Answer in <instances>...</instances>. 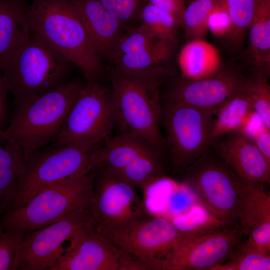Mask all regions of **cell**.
<instances>
[{
	"label": "cell",
	"instance_id": "obj_1",
	"mask_svg": "<svg viewBox=\"0 0 270 270\" xmlns=\"http://www.w3.org/2000/svg\"><path fill=\"white\" fill-rule=\"evenodd\" d=\"M170 74L166 68L142 72L112 70L110 79L118 133L141 136L166 152L160 124V88Z\"/></svg>",
	"mask_w": 270,
	"mask_h": 270
},
{
	"label": "cell",
	"instance_id": "obj_2",
	"mask_svg": "<svg viewBox=\"0 0 270 270\" xmlns=\"http://www.w3.org/2000/svg\"><path fill=\"white\" fill-rule=\"evenodd\" d=\"M26 15L31 32L78 67L87 82H98L103 68L92 48L76 0H31Z\"/></svg>",
	"mask_w": 270,
	"mask_h": 270
},
{
	"label": "cell",
	"instance_id": "obj_3",
	"mask_svg": "<svg viewBox=\"0 0 270 270\" xmlns=\"http://www.w3.org/2000/svg\"><path fill=\"white\" fill-rule=\"evenodd\" d=\"M177 179L222 226L244 230L246 202L252 187L232 171L212 146Z\"/></svg>",
	"mask_w": 270,
	"mask_h": 270
},
{
	"label": "cell",
	"instance_id": "obj_4",
	"mask_svg": "<svg viewBox=\"0 0 270 270\" xmlns=\"http://www.w3.org/2000/svg\"><path fill=\"white\" fill-rule=\"evenodd\" d=\"M83 84L70 80L58 88L14 102L10 124L0 136L20 148L26 158L44 148L58 135Z\"/></svg>",
	"mask_w": 270,
	"mask_h": 270
},
{
	"label": "cell",
	"instance_id": "obj_5",
	"mask_svg": "<svg viewBox=\"0 0 270 270\" xmlns=\"http://www.w3.org/2000/svg\"><path fill=\"white\" fill-rule=\"evenodd\" d=\"M70 61L30 31L21 46L2 66L14 102L58 88L68 82Z\"/></svg>",
	"mask_w": 270,
	"mask_h": 270
},
{
	"label": "cell",
	"instance_id": "obj_6",
	"mask_svg": "<svg viewBox=\"0 0 270 270\" xmlns=\"http://www.w3.org/2000/svg\"><path fill=\"white\" fill-rule=\"evenodd\" d=\"M93 170L41 188L24 204L1 216L0 226L26 235L73 212L90 209Z\"/></svg>",
	"mask_w": 270,
	"mask_h": 270
},
{
	"label": "cell",
	"instance_id": "obj_7",
	"mask_svg": "<svg viewBox=\"0 0 270 270\" xmlns=\"http://www.w3.org/2000/svg\"><path fill=\"white\" fill-rule=\"evenodd\" d=\"M100 146H52L32 152L26 157L0 216L24 204L49 184L90 172L96 167Z\"/></svg>",
	"mask_w": 270,
	"mask_h": 270
},
{
	"label": "cell",
	"instance_id": "obj_8",
	"mask_svg": "<svg viewBox=\"0 0 270 270\" xmlns=\"http://www.w3.org/2000/svg\"><path fill=\"white\" fill-rule=\"evenodd\" d=\"M216 113L160 100V124L171 166L178 178L212 146Z\"/></svg>",
	"mask_w": 270,
	"mask_h": 270
},
{
	"label": "cell",
	"instance_id": "obj_9",
	"mask_svg": "<svg viewBox=\"0 0 270 270\" xmlns=\"http://www.w3.org/2000/svg\"><path fill=\"white\" fill-rule=\"evenodd\" d=\"M112 89L98 82L83 84L53 146H98L115 128Z\"/></svg>",
	"mask_w": 270,
	"mask_h": 270
},
{
	"label": "cell",
	"instance_id": "obj_10",
	"mask_svg": "<svg viewBox=\"0 0 270 270\" xmlns=\"http://www.w3.org/2000/svg\"><path fill=\"white\" fill-rule=\"evenodd\" d=\"M96 226L90 209L80 210L27 234L14 270H51L72 242Z\"/></svg>",
	"mask_w": 270,
	"mask_h": 270
},
{
	"label": "cell",
	"instance_id": "obj_11",
	"mask_svg": "<svg viewBox=\"0 0 270 270\" xmlns=\"http://www.w3.org/2000/svg\"><path fill=\"white\" fill-rule=\"evenodd\" d=\"M92 216L97 228L112 240L149 216L136 188L116 174L94 168Z\"/></svg>",
	"mask_w": 270,
	"mask_h": 270
},
{
	"label": "cell",
	"instance_id": "obj_12",
	"mask_svg": "<svg viewBox=\"0 0 270 270\" xmlns=\"http://www.w3.org/2000/svg\"><path fill=\"white\" fill-rule=\"evenodd\" d=\"M183 234L172 221L148 216L134 222L112 241L146 270H165L168 260Z\"/></svg>",
	"mask_w": 270,
	"mask_h": 270
},
{
	"label": "cell",
	"instance_id": "obj_13",
	"mask_svg": "<svg viewBox=\"0 0 270 270\" xmlns=\"http://www.w3.org/2000/svg\"><path fill=\"white\" fill-rule=\"evenodd\" d=\"M183 234L165 270H211L224 262L246 236L240 228L223 227L197 234Z\"/></svg>",
	"mask_w": 270,
	"mask_h": 270
},
{
	"label": "cell",
	"instance_id": "obj_14",
	"mask_svg": "<svg viewBox=\"0 0 270 270\" xmlns=\"http://www.w3.org/2000/svg\"><path fill=\"white\" fill-rule=\"evenodd\" d=\"M51 270H146L94 226L72 242Z\"/></svg>",
	"mask_w": 270,
	"mask_h": 270
},
{
	"label": "cell",
	"instance_id": "obj_15",
	"mask_svg": "<svg viewBox=\"0 0 270 270\" xmlns=\"http://www.w3.org/2000/svg\"><path fill=\"white\" fill-rule=\"evenodd\" d=\"M248 78L237 68H220L196 80L181 76L170 85L163 101L211 110L216 114L232 96L246 84Z\"/></svg>",
	"mask_w": 270,
	"mask_h": 270
},
{
	"label": "cell",
	"instance_id": "obj_16",
	"mask_svg": "<svg viewBox=\"0 0 270 270\" xmlns=\"http://www.w3.org/2000/svg\"><path fill=\"white\" fill-rule=\"evenodd\" d=\"M173 43L161 40L141 24L123 33L109 53L116 69L142 72L162 68Z\"/></svg>",
	"mask_w": 270,
	"mask_h": 270
},
{
	"label": "cell",
	"instance_id": "obj_17",
	"mask_svg": "<svg viewBox=\"0 0 270 270\" xmlns=\"http://www.w3.org/2000/svg\"><path fill=\"white\" fill-rule=\"evenodd\" d=\"M211 146L248 186L264 190L265 184L270 182V164L250 137L234 132L216 139Z\"/></svg>",
	"mask_w": 270,
	"mask_h": 270
},
{
	"label": "cell",
	"instance_id": "obj_18",
	"mask_svg": "<svg viewBox=\"0 0 270 270\" xmlns=\"http://www.w3.org/2000/svg\"><path fill=\"white\" fill-rule=\"evenodd\" d=\"M92 48L98 56L110 53L122 34V22L99 0H76Z\"/></svg>",
	"mask_w": 270,
	"mask_h": 270
},
{
	"label": "cell",
	"instance_id": "obj_19",
	"mask_svg": "<svg viewBox=\"0 0 270 270\" xmlns=\"http://www.w3.org/2000/svg\"><path fill=\"white\" fill-rule=\"evenodd\" d=\"M159 150L166 152L141 136L118 133L108 138L98 148L95 168L116 174L140 156Z\"/></svg>",
	"mask_w": 270,
	"mask_h": 270
},
{
	"label": "cell",
	"instance_id": "obj_20",
	"mask_svg": "<svg viewBox=\"0 0 270 270\" xmlns=\"http://www.w3.org/2000/svg\"><path fill=\"white\" fill-rule=\"evenodd\" d=\"M26 6L24 0H0V74L4 64L30 34Z\"/></svg>",
	"mask_w": 270,
	"mask_h": 270
},
{
	"label": "cell",
	"instance_id": "obj_21",
	"mask_svg": "<svg viewBox=\"0 0 270 270\" xmlns=\"http://www.w3.org/2000/svg\"><path fill=\"white\" fill-rule=\"evenodd\" d=\"M247 34V56L254 72L270 73V0H256Z\"/></svg>",
	"mask_w": 270,
	"mask_h": 270
},
{
	"label": "cell",
	"instance_id": "obj_22",
	"mask_svg": "<svg viewBox=\"0 0 270 270\" xmlns=\"http://www.w3.org/2000/svg\"><path fill=\"white\" fill-rule=\"evenodd\" d=\"M178 64L182 76L190 80L210 76L221 68L218 50L204 38L189 40L180 52Z\"/></svg>",
	"mask_w": 270,
	"mask_h": 270
},
{
	"label": "cell",
	"instance_id": "obj_23",
	"mask_svg": "<svg viewBox=\"0 0 270 270\" xmlns=\"http://www.w3.org/2000/svg\"><path fill=\"white\" fill-rule=\"evenodd\" d=\"M170 172V162L167 152L159 150L140 156L112 174L134 188L143 190L167 178Z\"/></svg>",
	"mask_w": 270,
	"mask_h": 270
},
{
	"label": "cell",
	"instance_id": "obj_24",
	"mask_svg": "<svg viewBox=\"0 0 270 270\" xmlns=\"http://www.w3.org/2000/svg\"><path fill=\"white\" fill-rule=\"evenodd\" d=\"M246 84L229 98L214 115L212 142L225 134L242 132L254 111Z\"/></svg>",
	"mask_w": 270,
	"mask_h": 270
},
{
	"label": "cell",
	"instance_id": "obj_25",
	"mask_svg": "<svg viewBox=\"0 0 270 270\" xmlns=\"http://www.w3.org/2000/svg\"><path fill=\"white\" fill-rule=\"evenodd\" d=\"M26 160V154L20 148L0 136V214Z\"/></svg>",
	"mask_w": 270,
	"mask_h": 270
},
{
	"label": "cell",
	"instance_id": "obj_26",
	"mask_svg": "<svg viewBox=\"0 0 270 270\" xmlns=\"http://www.w3.org/2000/svg\"><path fill=\"white\" fill-rule=\"evenodd\" d=\"M222 3V0H192L186 6L182 28L188 40L204 38L208 32L210 14Z\"/></svg>",
	"mask_w": 270,
	"mask_h": 270
},
{
	"label": "cell",
	"instance_id": "obj_27",
	"mask_svg": "<svg viewBox=\"0 0 270 270\" xmlns=\"http://www.w3.org/2000/svg\"><path fill=\"white\" fill-rule=\"evenodd\" d=\"M141 25L158 38L174 43L179 26L174 17L166 11L147 2L138 16Z\"/></svg>",
	"mask_w": 270,
	"mask_h": 270
},
{
	"label": "cell",
	"instance_id": "obj_28",
	"mask_svg": "<svg viewBox=\"0 0 270 270\" xmlns=\"http://www.w3.org/2000/svg\"><path fill=\"white\" fill-rule=\"evenodd\" d=\"M232 22V29L228 36L232 46L240 48L247 35L256 0H222Z\"/></svg>",
	"mask_w": 270,
	"mask_h": 270
},
{
	"label": "cell",
	"instance_id": "obj_29",
	"mask_svg": "<svg viewBox=\"0 0 270 270\" xmlns=\"http://www.w3.org/2000/svg\"><path fill=\"white\" fill-rule=\"evenodd\" d=\"M242 242L235 248L224 262L214 267L211 270H270V254L247 248Z\"/></svg>",
	"mask_w": 270,
	"mask_h": 270
},
{
	"label": "cell",
	"instance_id": "obj_30",
	"mask_svg": "<svg viewBox=\"0 0 270 270\" xmlns=\"http://www.w3.org/2000/svg\"><path fill=\"white\" fill-rule=\"evenodd\" d=\"M268 76L259 72L248 78L247 90L254 111L270 129V86Z\"/></svg>",
	"mask_w": 270,
	"mask_h": 270
},
{
	"label": "cell",
	"instance_id": "obj_31",
	"mask_svg": "<svg viewBox=\"0 0 270 270\" xmlns=\"http://www.w3.org/2000/svg\"><path fill=\"white\" fill-rule=\"evenodd\" d=\"M26 236L0 226V270H14L17 252Z\"/></svg>",
	"mask_w": 270,
	"mask_h": 270
},
{
	"label": "cell",
	"instance_id": "obj_32",
	"mask_svg": "<svg viewBox=\"0 0 270 270\" xmlns=\"http://www.w3.org/2000/svg\"><path fill=\"white\" fill-rule=\"evenodd\" d=\"M105 8L113 13L122 22L138 17L147 0H99Z\"/></svg>",
	"mask_w": 270,
	"mask_h": 270
},
{
	"label": "cell",
	"instance_id": "obj_33",
	"mask_svg": "<svg viewBox=\"0 0 270 270\" xmlns=\"http://www.w3.org/2000/svg\"><path fill=\"white\" fill-rule=\"evenodd\" d=\"M232 22L230 14L222 3L209 16L206 28L216 36H228L232 29Z\"/></svg>",
	"mask_w": 270,
	"mask_h": 270
},
{
	"label": "cell",
	"instance_id": "obj_34",
	"mask_svg": "<svg viewBox=\"0 0 270 270\" xmlns=\"http://www.w3.org/2000/svg\"><path fill=\"white\" fill-rule=\"evenodd\" d=\"M148 2L162 9L172 15L180 27L182 28L185 0H147Z\"/></svg>",
	"mask_w": 270,
	"mask_h": 270
},
{
	"label": "cell",
	"instance_id": "obj_35",
	"mask_svg": "<svg viewBox=\"0 0 270 270\" xmlns=\"http://www.w3.org/2000/svg\"><path fill=\"white\" fill-rule=\"evenodd\" d=\"M9 90L4 77L0 74V134L8 127L12 116L8 102Z\"/></svg>",
	"mask_w": 270,
	"mask_h": 270
},
{
	"label": "cell",
	"instance_id": "obj_36",
	"mask_svg": "<svg viewBox=\"0 0 270 270\" xmlns=\"http://www.w3.org/2000/svg\"><path fill=\"white\" fill-rule=\"evenodd\" d=\"M248 137L270 164V129L263 125L253 132Z\"/></svg>",
	"mask_w": 270,
	"mask_h": 270
},
{
	"label": "cell",
	"instance_id": "obj_37",
	"mask_svg": "<svg viewBox=\"0 0 270 270\" xmlns=\"http://www.w3.org/2000/svg\"><path fill=\"white\" fill-rule=\"evenodd\" d=\"M188 0H185L186 2H187Z\"/></svg>",
	"mask_w": 270,
	"mask_h": 270
}]
</instances>
